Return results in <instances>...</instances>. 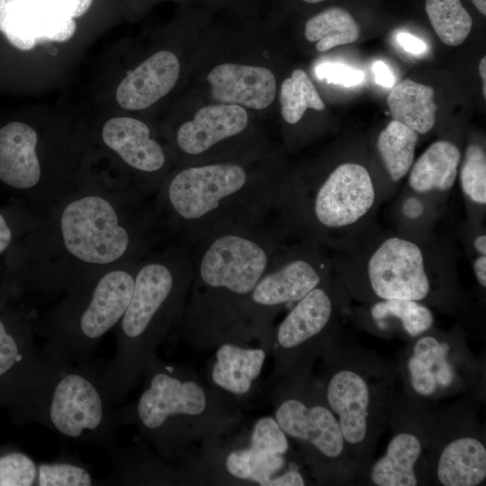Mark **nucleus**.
Returning a JSON list of instances; mask_svg holds the SVG:
<instances>
[{
    "label": "nucleus",
    "instance_id": "nucleus-1",
    "mask_svg": "<svg viewBox=\"0 0 486 486\" xmlns=\"http://www.w3.org/2000/svg\"><path fill=\"white\" fill-rule=\"evenodd\" d=\"M164 236L153 198L79 185L28 232L21 279L39 297L54 296L94 269L140 261Z\"/></svg>",
    "mask_w": 486,
    "mask_h": 486
},
{
    "label": "nucleus",
    "instance_id": "nucleus-2",
    "mask_svg": "<svg viewBox=\"0 0 486 486\" xmlns=\"http://www.w3.org/2000/svg\"><path fill=\"white\" fill-rule=\"evenodd\" d=\"M266 221L217 231L189 245L194 278L177 332L191 346L205 350L255 340L245 318L247 304L285 247L286 232Z\"/></svg>",
    "mask_w": 486,
    "mask_h": 486
},
{
    "label": "nucleus",
    "instance_id": "nucleus-3",
    "mask_svg": "<svg viewBox=\"0 0 486 486\" xmlns=\"http://www.w3.org/2000/svg\"><path fill=\"white\" fill-rule=\"evenodd\" d=\"M143 387L132 402L112 407L116 428L130 425L167 463H178L186 482L202 450L241 420L238 400L209 386L189 367L154 355L145 364Z\"/></svg>",
    "mask_w": 486,
    "mask_h": 486
},
{
    "label": "nucleus",
    "instance_id": "nucleus-4",
    "mask_svg": "<svg viewBox=\"0 0 486 486\" xmlns=\"http://www.w3.org/2000/svg\"><path fill=\"white\" fill-rule=\"evenodd\" d=\"M284 180L238 161L185 166L169 174L153 197L160 228L191 245L217 231L249 227L273 214Z\"/></svg>",
    "mask_w": 486,
    "mask_h": 486
},
{
    "label": "nucleus",
    "instance_id": "nucleus-5",
    "mask_svg": "<svg viewBox=\"0 0 486 486\" xmlns=\"http://www.w3.org/2000/svg\"><path fill=\"white\" fill-rule=\"evenodd\" d=\"M193 278L190 246L178 239L140 261L130 301L116 326L114 356L100 374L111 406L125 400L158 347L177 331Z\"/></svg>",
    "mask_w": 486,
    "mask_h": 486
},
{
    "label": "nucleus",
    "instance_id": "nucleus-6",
    "mask_svg": "<svg viewBox=\"0 0 486 486\" xmlns=\"http://www.w3.org/2000/svg\"><path fill=\"white\" fill-rule=\"evenodd\" d=\"M320 359L322 372L318 379L358 478L373 462L389 427L399 393L396 362L343 335Z\"/></svg>",
    "mask_w": 486,
    "mask_h": 486
},
{
    "label": "nucleus",
    "instance_id": "nucleus-7",
    "mask_svg": "<svg viewBox=\"0 0 486 486\" xmlns=\"http://www.w3.org/2000/svg\"><path fill=\"white\" fill-rule=\"evenodd\" d=\"M102 367L38 359L7 384L23 418L44 426L60 436L104 448L120 445L100 380Z\"/></svg>",
    "mask_w": 486,
    "mask_h": 486
},
{
    "label": "nucleus",
    "instance_id": "nucleus-8",
    "mask_svg": "<svg viewBox=\"0 0 486 486\" xmlns=\"http://www.w3.org/2000/svg\"><path fill=\"white\" fill-rule=\"evenodd\" d=\"M139 262L94 269L80 277L35 326L41 355L81 365L94 364L103 338L121 320L132 295Z\"/></svg>",
    "mask_w": 486,
    "mask_h": 486
},
{
    "label": "nucleus",
    "instance_id": "nucleus-9",
    "mask_svg": "<svg viewBox=\"0 0 486 486\" xmlns=\"http://www.w3.org/2000/svg\"><path fill=\"white\" fill-rule=\"evenodd\" d=\"M272 386L274 418L298 448V456L320 485H348L357 479L334 413L311 373Z\"/></svg>",
    "mask_w": 486,
    "mask_h": 486
},
{
    "label": "nucleus",
    "instance_id": "nucleus-10",
    "mask_svg": "<svg viewBox=\"0 0 486 486\" xmlns=\"http://www.w3.org/2000/svg\"><path fill=\"white\" fill-rule=\"evenodd\" d=\"M396 362L401 392L428 406L456 396L474 402L485 399V360L471 350L461 327L432 326L400 351Z\"/></svg>",
    "mask_w": 486,
    "mask_h": 486
},
{
    "label": "nucleus",
    "instance_id": "nucleus-11",
    "mask_svg": "<svg viewBox=\"0 0 486 486\" xmlns=\"http://www.w3.org/2000/svg\"><path fill=\"white\" fill-rule=\"evenodd\" d=\"M343 286L358 301L412 300L454 314L461 311L462 296L454 281L428 266L424 249L416 242L389 237L370 254L364 272L346 276Z\"/></svg>",
    "mask_w": 486,
    "mask_h": 486
},
{
    "label": "nucleus",
    "instance_id": "nucleus-12",
    "mask_svg": "<svg viewBox=\"0 0 486 486\" xmlns=\"http://www.w3.org/2000/svg\"><path fill=\"white\" fill-rule=\"evenodd\" d=\"M340 295L326 279L296 302L274 327L269 352L274 359L271 385L311 373L315 362L342 336L338 324Z\"/></svg>",
    "mask_w": 486,
    "mask_h": 486
},
{
    "label": "nucleus",
    "instance_id": "nucleus-13",
    "mask_svg": "<svg viewBox=\"0 0 486 486\" xmlns=\"http://www.w3.org/2000/svg\"><path fill=\"white\" fill-rule=\"evenodd\" d=\"M475 403L462 398L441 410L428 408L426 433L431 485L484 483L485 432L478 419Z\"/></svg>",
    "mask_w": 486,
    "mask_h": 486
},
{
    "label": "nucleus",
    "instance_id": "nucleus-14",
    "mask_svg": "<svg viewBox=\"0 0 486 486\" xmlns=\"http://www.w3.org/2000/svg\"><path fill=\"white\" fill-rule=\"evenodd\" d=\"M306 238L301 247H284L253 289L245 312L249 331L270 352L274 320L282 307L296 302L328 279L329 270L316 247Z\"/></svg>",
    "mask_w": 486,
    "mask_h": 486
},
{
    "label": "nucleus",
    "instance_id": "nucleus-15",
    "mask_svg": "<svg viewBox=\"0 0 486 486\" xmlns=\"http://www.w3.org/2000/svg\"><path fill=\"white\" fill-rule=\"evenodd\" d=\"M428 408L399 391L389 422L392 435L386 451L359 475V482L375 486L431 485L426 433Z\"/></svg>",
    "mask_w": 486,
    "mask_h": 486
},
{
    "label": "nucleus",
    "instance_id": "nucleus-16",
    "mask_svg": "<svg viewBox=\"0 0 486 486\" xmlns=\"http://www.w3.org/2000/svg\"><path fill=\"white\" fill-rule=\"evenodd\" d=\"M222 439V438H221ZM219 441L206 447L198 458L199 482L216 484L302 486L308 481L296 459L273 454L255 446L241 445V440Z\"/></svg>",
    "mask_w": 486,
    "mask_h": 486
},
{
    "label": "nucleus",
    "instance_id": "nucleus-17",
    "mask_svg": "<svg viewBox=\"0 0 486 486\" xmlns=\"http://www.w3.org/2000/svg\"><path fill=\"white\" fill-rule=\"evenodd\" d=\"M100 139L130 174L132 191L153 198L167 176V156L163 146L152 137L149 127L132 117H113L103 125Z\"/></svg>",
    "mask_w": 486,
    "mask_h": 486
},
{
    "label": "nucleus",
    "instance_id": "nucleus-18",
    "mask_svg": "<svg viewBox=\"0 0 486 486\" xmlns=\"http://www.w3.org/2000/svg\"><path fill=\"white\" fill-rule=\"evenodd\" d=\"M39 137L34 127L22 122L0 129V181L23 194L31 211L42 217L51 205L36 154Z\"/></svg>",
    "mask_w": 486,
    "mask_h": 486
},
{
    "label": "nucleus",
    "instance_id": "nucleus-19",
    "mask_svg": "<svg viewBox=\"0 0 486 486\" xmlns=\"http://www.w3.org/2000/svg\"><path fill=\"white\" fill-rule=\"evenodd\" d=\"M76 28L75 18L50 0H0V32L18 50L65 41Z\"/></svg>",
    "mask_w": 486,
    "mask_h": 486
},
{
    "label": "nucleus",
    "instance_id": "nucleus-20",
    "mask_svg": "<svg viewBox=\"0 0 486 486\" xmlns=\"http://www.w3.org/2000/svg\"><path fill=\"white\" fill-rule=\"evenodd\" d=\"M248 125V115L244 107L211 104L202 107L192 120L183 122L175 133L174 141L184 157L202 158L242 134Z\"/></svg>",
    "mask_w": 486,
    "mask_h": 486
},
{
    "label": "nucleus",
    "instance_id": "nucleus-21",
    "mask_svg": "<svg viewBox=\"0 0 486 486\" xmlns=\"http://www.w3.org/2000/svg\"><path fill=\"white\" fill-rule=\"evenodd\" d=\"M207 80L211 95L219 104L262 110L276 94L274 75L264 67L222 63L210 71Z\"/></svg>",
    "mask_w": 486,
    "mask_h": 486
},
{
    "label": "nucleus",
    "instance_id": "nucleus-22",
    "mask_svg": "<svg viewBox=\"0 0 486 486\" xmlns=\"http://www.w3.org/2000/svg\"><path fill=\"white\" fill-rule=\"evenodd\" d=\"M179 75L177 57L169 50L158 51L122 80L116 101L126 110H144L166 95L176 85Z\"/></svg>",
    "mask_w": 486,
    "mask_h": 486
},
{
    "label": "nucleus",
    "instance_id": "nucleus-23",
    "mask_svg": "<svg viewBox=\"0 0 486 486\" xmlns=\"http://www.w3.org/2000/svg\"><path fill=\"white\" fill-rule=\"evenodd\" d=\"M357 324L382 338H399L408 342L434 326L428 305L412 300H379L358 311Z\"/></svg>",
    "mask_w": 486,
    "mask_h": 486
},
{
    "label": "nucleus",
    "instance_id": "nucleus-24",
    "mask_svg": "<svg viewBox=\"0 0 486 486\" xmlns=\"http://www.w3.org/2000/svg\"><path fill=\"white\" fill-rule=\"evenodd\" d=\"M267 355L268 350L262 346L220 343L216 346L210 371L212 386L237 399L248 396L261 374Z\"/></svg>",
    "mask_w": 486,
    "mask_h": 486
},
{
    "label": "nucleus",
    "instance_id": "nucleus-25",
    "mask_svg": "<svg viewBox=\"0 0 486 486\" xmlns=\"http://www.w3.org/2000/svg\"><path fill=\"white\" fill-rule=\"evenodd\" d=\"M112 474L102 480V485H172L184 482L181 470L150 453L138 442L131 446L118 447L110 453Z\"/></svg>",
    "mask_w": 486,
    "mask_h": 486
},
{
    "label": "nucleus",
    "instance_id": "nucleus-26",
    "mask_svg": "<svg viewBox=\"0 0 486 486\" xmlns=\"http://www.w3.org/2000/svg\"><path fill=\"white\" fill-rule=\"evenodd\" d=\"M461 152L452 142L432 143L412 165L408 183L416 193L446 192L455 183Z\"/></svg>",
    "mask_w": 486,
    "mask_h": 486
},
{
    "label": "nucleus",
    "instance_id": "nucleus-27",
    "mask_svg": "<svg viewBox=\"0 0 486 486\" xmlns=\"http://www.w3.org/2000/svg\"><path fill=\"white\" fill-rule=\"evenodd\" d=\"M387 104L394 121L417 133H428L435 125L437 105L431 86L405 79L390 92Z\"/></svg>",
    "mask_w": 486,
    "mask_h": 486
},
{
    "label": "nucleus",
    "instance_id": "nucleus-28",
    "mask_svg": "<svg viewBox=\"0 0 486 486\" xmlns=\"http://www.w3.org/2000/svg\"><path fill=\"white\" fill-rule=\"evenodd\" d=\"M33 322L0 318V383L7 385L34 363L36 351Z\"/></svg>",
    "mask_w": 486,
    "mask_h": 486
},
{
    "label": "nucleus",
    "instance_id": "nucleus-29",
    "mask_svg": "<svg viewBox=\"0 0 486 486\" xmlns=\"http://www.w3.org/2000/svg\"><path fill=\"white\" fill-rule=\"evenodd\" d=\"M418 140L415 130L394 120L379 134L378 152L392 181L398 182L410 172Z\"/></svg>",
    "mask_w": 486,
    "mask_h": 486
},
{
    "label": "nucleus",
    "instance_id": "nucleus-30",
    "mask_svg": "<svg viewBox=\"0 0 486 486\" xmlns=\"http://www.w3.org/2000/svg\"><path fill=\"white\" fill-rule=\"evenodd\" d=\"M304 34L309 41L317 42L318 51L324 52L356 41L360 36V27L346 10L331 7L310 18Z\"/></svg>",
    "mask_w": 486,
    "mask_h": 486
},
{
    "label": "nucleus",
    "instance_id": "nucleus-31",
    "mask_svg": "<svg viewBox=\"0 0 486 486\" xmlns=\"http://www.w3.org/2000/svg\"><path fill=\"white\" fill-rule=\"evenodd\" d=\"M426 13L439 39L458 46L468 37L472 19L460 0H426Z\"/></svg>",
    "mask_w": 486,
    "mask_h": 486
},
{
    "label": "nucleus",
    "instance_id": "nucleus-32",
    "mask_svg": "<svg viewBox=\"0 0 486 486\" xmlns=\"http://www.w3.org/2000/svg\"><path fill=\"white\" fill-rule=\"evenodd\" d=\"M280 103L283 119L289 124L297 123L308 108L317 111L325 108L315 86L301 68L293 70L282 83Z\"/></svg>",
    "mask_w": 486,
    "mask_h": 486
},
{
    "label": "nucleus",
    "instance_id": "nucleus-33",
    "mask_svg": "<svg viewBox=\"0 0 486 486\" xmlns=\"http://www.w3.org/2000/svg\"><path fill=\"white\" fill-rule=\"evenodd\" d=\"M102 485L92 475L88 466L70 456H60L52 462H40L37 466L34 486H91Z\"/></svg>",
    "mask_w": 486,
    "mask_h": 486
},
{
    "label": "nucleus",
    "instance_id": "nucleus-34",
    "mask_svg": "<svg viewBox=\"0 0 486 486\" xmlns=\"http://www.w3.org/2000/svg\"><path fill=\"white\" fill-rule=\"evenodd\" d=\"M465 197L479 206L486 204V155L484 149L472 144L466 149L459 172Z\"/></svg>",
    "mask_w": 486,
    "mask_h": 486
},
{
    "label": "nucleus",
    "instance_id": "nucleus-35",
    "mask_svg": "<svg viewBox=\"0 0 486 486\" xmlns=\"http://www.w3.org/2000/svg\"><path fill=\"white\" fill-rule=\"evenodd\" d=\"M38 464L19 451L0 454V486L35 485Z\"/></svg>",
    "mask_w": 486,
    "mask_h": 486
},
{
    "label": "nucleus",
    "instance_id": "nucleus-36",
    "mask_svg": "<svg viewBox=\"0 0 486 486\" xmlns=\"http://www.w3.org/2000/svg\"><path fill=\"white\" fill-rule=\"evenodd\" d=\"M288 439L274 417L265 416L254 423L248 444L269 453L285 454L290 453Z\"/></svg>",
    "mask_w": 486,
    "mask_h": 486
},
{
    "label": "nucleus",
    "instance_id": "nucleus-37",
    "mask_svg": "<svg viewBox=\"0 0 486 486\" xmlns=\"http://www.w3.org/2000/svg\"><path fill=\"white\" fill-rule=\"evenodd\" d=\"M315 71L320 79L345 87L359 85L364 78L363 71L342 63L323 62L317 66Z\"/></svg>",
    "mask_w": 486,
    "mask_h": 486
},
{
    "label": "nucleus",
    "instance_id": "nucleus-38",
    "mask_svg": "<svg viewBox=\"0 0 486 486\" xmlns=\"http://www.w3.org/2000/svg\"><path fill=\"white\" fill-rule=\"evenodd\" d=\"M73 18L82 16L89 9L93 0H50Z\"/></svg>",
    "mask_w": 486,
    "mask_h": 486
},
{
    "label": "nucleus",
    "instance_id": "nucleus-39",
    "mask_svg": "<svg viewBox=\"0 0 486 486\" xmlns=\"http://www.w3.org/2000/svg\"><path fill=\"white\" fill-rule=\"evenodd\" d=\"M398 43L404 49L405 51L414 55H419L426 51L427 46L419 38L407 32H400L397 34Z\"/></svg>",
    "mask_w": 486,
    "mask_h": 486
},
{
    "label": "nucleus",
    "instance_id": "nucleus-40",
    "mask_svg": "<svg viewBox=\"0 0 486 486\" xmlns=\"http://www.w3.org/2000/svg\"><path fill=\"white\" fill-rule=\"evenodd\" d=\"M373 72L376 84L388 88L393 86L394 76L389 67L383 61H376L373 65Z\"/></svg>",
    "mask_w": 486,
    "mask_h": 486
},
{
    "label": "nucleus",
    "instance_id": "nucleus-41",
    "mask_svg": "<svg viewBox=\"0 0 486 486\" xmlns=\"http://www.w3.org/2000/svg\"><path fill=\"white\" fill-rule=\"evenodd\" d=\"M424 206L421 201L416 197H409L402 203L404 216L410 220H416L422 215Z\"/></svg>",
    "mask_w": 486,
    "mask_h": 486
},
{
    "label": "nucleus",
    "instance_id": "nucleus-42",
    "mask_svg": "<svg viewBox=\"0 0 486 486\" xmlns=\"http://www.w3.org/2000/svg\"><path fill=\"white\" fill-rule=\"evenodd\" d=\"M14 230L4 213L0 212V254L12 243Z\"/></svg>",
    "mask_w": 486,
    "mask_h": 486
},
{
    "label": "nucleus",
    "instance_id": "nucleus-43",
    "mask_svg": "<svg viewBox=\"0 0 486 486\" xmlns=\"http://www.w3.org/2000/svg\"><path fill=\"white\" fill-rule=\"evenodd\" d=\"M473 272L478 284L486 287V255H479L473 261Z\"/></svg>",
    "mask_w": 486,
    "mask_h": 486
},
{
    "label": "nucleus",
    "instance_id": "nucleus-44",
    "mask_svg": "<svg viewBox=\"0 0 486 486\" xmlns=\"http://www.w3.org/2000/svg\"><path fill=\"white\" fill-rule=\"evenodd\" d=\"M474 249L479 255H486V236L481 234L473 241Z\"/></svg>",
    "mask_w": 486,
    "mask_h": 486
},
{
    "label": "nucleus",
    "instance_id": "nucleus-45",
    "mask_svg": "<svg viewBox=\"0 0 486 486\" xmlns=\"http://www.w3.org/2000/svg\"><path fill=\"white\" fill-rule=\"evenodd\" d=\"M479 73L482 79V94L486 96V57H483L479 64Z\"/></svg>",
    "mask_w": 486,
    "mask_h": 486
},
{
    "label": "nucleus",
    "instance_id": "nucleus-46",
    "mask_svg": "<svg viewBox=\"0 0 486 486\" xmlns=\"http://www.w3.org/2000/svg\"><path fill=\"white\" fill-rule=\"evenodd\" d=\"M481 14L486 15V0H472Z\"/></svg>",
    "mask_w": 486,
    "mask_h": 486
},
{
    "label": "nucleus",
    "instance_id": "nucleus-47",
    "mask_svg": "<svg viewBox=\"0 0 486 486\" xmlns=\"http://www.w3.org/2000/svg\"><path fill=\"white\" fill-rule=\"evenodd\" d=\"M306 3H309V4H316V3H320V2H323V1H326V0H302Z\"/></svg>",
    "mask_w": 486,
    "mask_h": 486
}]
</instances>
